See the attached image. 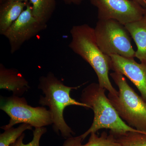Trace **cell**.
<instances>
[{
	"mask_svg": "<svg viewBox=\"0 0 146 146\" xmlns=\"http://www.w3.org/2000/svg\"><path fill=\"white\" fill-rule=\"evenodd\" d=\"M94 29L97 44L104 54L135 57L136 51L125 25L111 19L98 20Z\"/></svg>",
	"mask_w": 146,
	"mask_h": 146,
	"instance_id": "5b68a950",
	"label": "cell"
},
{
	"mask_svg": "<svg viewBox=\"0 0 146 146\" xmlns=\"http://www.w3.org/2000/svg\"><path fill=\"white\" fill-rule=\"evenodd\" d=\"M47 25L41 23L35 18L31 6L28 3L18 19L6 31L3 36L8 39L11 53L20 49L23 44L47 28Z\"/></svg>",
	"mask_w": 146,
	"mask_h": 146,
	"instance_id": "ba28073f",
	"label": "cell"
},
{
	"mask_svg": "<svg viewBox=\"0 0 146 146\" xmlns=\"http://www.w3.org/2000/svg\"><path fill=\"white\" fill-rule=\"evenodd\" d=\"M35 18L41 23L47 25L55 10L56 0H29Z\"/></svg>",
	"mask_w": 146,
	"mask_h": 146,
	"instance_id": "5bb4252c",
	"label": "cell"
},
{
	"mask_svg": "<svg viewBox=\"0 0 146 146\" xmlns=\"http://www.w3.org/2000/svg\"><path fill=\"white\" fill-rule=\"evenodd\" d=\"M111 70L125 76L136 86L146 102V63L117 55L110 56Z\"/></svg>",
	"mask_w": 146,
	"mask_h": 146,
	"instance_id": "9c48e42d",
	"label": "cell"
},
{
	"mask_svg": "<svg viewBox=\"0 0 146 146\" xmlns=\"http://www.w3.org/2000/svg\"><path fill=\"white\" fill-rule=\"evenodd\" d=\"M119 90L116 96L109 93L108 98L120 117L131 127L146 133V102L136 93L121 73H110Z\"/></svg>",
	"mask_w": 146,
	"mask_h": 146,
	"instance_id": "277c9868",
	"label": "cell"
},
{
	"mask_svg": "<svg viewBox=\"0 0 146 146\" xmlns=\"http://www.w3.org/2000/svg\"><path fill=\"white\" fill-rule=\"evenodd\" d=\"M90 135L86 144L82 145L83 141L80 135L66 138L62 146H121L116 141L113 134H108L106 131H103L100 136L96 133H91Z\"/></svg>",
	"mask_w": 146,
	"mask_h": 146,
	"instance_id": "4fadbf2b",
	"label": "cell"
},
{
	"mask_svg": "<svg viewBox=\"0 0 146 146\" xmlns=\"http://www.w3.org/2000/svg\"><path fill=\"white\" fill-rule=\"evenodd\" d=\"M80 87L66 86L51 72L39 78L38 88L44 95L40 96L39 104L49 107L52 115L54 131L57 134L60 133L66 139L72 137L75 133L64 119L63 114L65 108L73 105L89 108L87 105L77 101L70 96L72 90Z\"/></svg>",
	"mask_w": 146,
	"mask_h": 146,
	"instance_id": "6da1fadb",
	"label": "cell"
},
{
	"mask_svg": "<svg viewBox=\"0 0 146 146\" xmlns=\"http://www.w3.org/2000/svg\"><path fill=\"white\" fill-rule=\"evenodd\" d=\"M63 2L66 4H74L75 5H79L84 0H63Z\"/></svg>",
	"mask_w": 146,
	"mask_h": 146,
	"instance_id": "ac0fdd59",
	"label": "cell"
},
{
	"mask_svg": "<svg viewBox=\"0 0 146 146\" xmlns=\"http://www.w3.org/2000/svg\"><path fill=\"white\" fill-rule=\"evenodd\" d=\"M33 127L30 125L22 123L18 127H11L4 130L0 134V146H9L15 142L25 131L32 130Z\"/></svg>",
	"mask_w": 146,
	"mask_h": 146,
	"instance_id": "2e32d148",
	"label": "cell"
},
{
	"mask_svg": "<svg viewBox=\"0 0 146 146\" xmlns=\"http://www.w3.org/2000/svg\"><path fill=\"white\" fill-rule=\"evenodd\" d=\"M125 26L137 46L135 57L146 63V13L141 20Z\"/></svg>",
	"mask_w": 146,
	"mask_h": 146,
	"instance_id": "8fae6325",
	"label": "cell"
},
{
	"mask_svg": "<svg viewBox=\"0 0 146 146\" xmlns=\"http://www.w3.org/2000/svg\"><path fill=\"white\" fill-rule=\"evenodd\" d=\"M111 133L115 136L116 141L121 146H146V133L129 131Z\"/></svg>",
	"mask_w": 146,
	"mask_h": 146,
	"instance_id": "9a60e30c",
	"label": "cell"
},
{
	"mask_svg": "<svg viewBox=\"0 0 146 146\" xmlns=\"http://www.w3.org/2000/svg\"><path fill=\"white\" fill-rule=\"evenodd\" d=\"M0 109L10 117L7 124L1 128L5 130L19 123H26L33 127H45L52 124V115L49 110L43 106L33 107L23 97L12 95L1 96Z\"/></svg>",
	"mask_w": 146,
	"mask_h": 146,
	"instance_id": "8992f818",
	"label": "cell"
},
{
	"mask_svg": "<svg viewBox=\"0 0 146 146\" xmlns=\"http://www.w3.org/2000/svg\"><path fill=\"white\" fill-rule=\"evenodd\" d=\"M3 1H4V0H0V2H1V3H2Z\"/></svg>",
	"mask_w": 146,
	"mask_h": 146,
	"instance_id": "44dd1931",
	"label": "cell"
},
{
	"mask_svg": "<svg viewBox=\"0 0 146 146\" xmlns=\"http://www.w3.org/2000/svg\"><path fill=\"white\" fill-rule=\"evenodd\" d=\"M47 131L46 128L45 127L35 128L33 131V138L30 143L27 144L24 143L23 140L25 136L24 133L9 146H40L41 138L44 134L46 133Z\"/></svg>",
	"mask_w": 146,
	"mask_h": 146,
	"instance_id": "e0dca14e",
	"label": "cell"
},
{
	"mask_svg": "<svg viewBox=\"0 0 146 146\" xmlns=\"http://www.w3.org/2000/svg\"><path fill=\"white\" fill-rule=\"evenodd\" d=\"M98 9V20H111L124 25L141 20L146 8L133 0H89Z\"/></svg>",
	"mask_w": 146,
	"mask_h": 146,
	"instance_id": "52a82bcc",
	"label": "cell"
},
{
	"mask_svg": "<svg viewBox=\"0 0 146 146\" xmlns=\"http://www.w3.org/2000/svg\"><path fill=\"white\" fill-rule=\"evenodd\" d=\"M133 1L138 3L139 4L141 5L144 8H146V0H133Z\"/></svg>",
	"mask_w": 146,
	"mask_h": 146,
	"instance_id": "d6986e66",
	"label": "cell"
},
{
	"mask_svg": "<svg viewBox=\"0 0 146 146\" xmlns=\"http://www.w3.org/2000/svg\"><path fill=\"white\" fill-rule=\"evenodd\" d=\"M23 2L28 3L29 0H5V2Z\"/></svg>",
	"mask_w": 146,
	"mask_h": 146,
	"instance_id": "ffe728a7",
	"label": "cell"
},
{
	"mask_svg": "<svg viewBox=\"0 0 146 146\" xmlns=\"http://www.w3.org/2000/svg\"></svg>",
	"mask_w": 146,
	"mask_h": 146,
	"instance_id": "7402d4cb",
	"label": "cell"
},
{
	"mask_svg": "<svg viewBox=\"0 0 146 146\" xmlns=\"http://www.w3.org/2000/svg\"><path fill=\"white\" fill-rule=\"evenodd\" d=\"M30 88L28 82L18 70L7 68L0 64V89L11 91L13 95L21 97Z\"/></svg>",
	"mask_w": 146,
	"mask_h": 146,
	"instance_id": "30bf717a",
	"label": "cell"
},
{
	"mask_svg": "<svg viewBox=\"0 0 146 146\" xmlns=\"http://www.w3.org/2000/svg\"><path fill=\"white\" fill-rule=\"evenodd\" d=\"M70 33L72 36L69 44L70 49L91 65L96 74L100 86L112 95H117L118 91L109 79L110 56L104 54L98 46L94 28L87 24L75 25Z\"/></svg>",
	"mask_w": 146,
	"mask_h": 146,
	"instance_id": "7a4b0ae2",
	"label": "cell"
},
{
	"mask_svg": "<svg viewBox=\"0 0 146 146\" xmlns=\"http://www.w3.org/2000/svg\"><path fill=\"white\" fill-rule=\"evenodd\" d=\"M28 3L4 2L0 7V34L3 36L6 31L21 16Z\"/></svg>",
	"mask_w": 146,
	"mask_h": 146,
	"instance_id": "7c38bea8",
	"label": "cell"
},
{
	"mask_svg": "<svg viewBox=\"0 0 146 146\" xmlns=\"http://www.w3.org/2000/svg\"><path fill=\"white\" fill-rule=\"evenodd\" d=\"M105 90L99 83H91L82 90L80 98L81 102L87 105L94 114L91 126L80 135L82 141L91 133H96L102 129H109V132L112 133L129 131L143 132L128 125L121 119L106 96Z\"/></svg>",
	"mask_w": 146,
	"mask_h": 146,
	"instance_id": "3957f363",
	"label": "cell"
}]
</instances>
